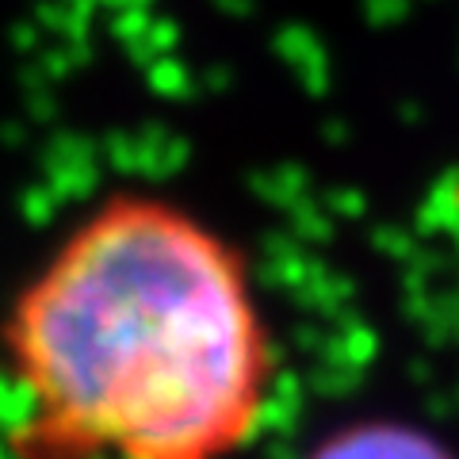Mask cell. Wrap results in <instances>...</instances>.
I'll return each instance as SVG.
<instances>
[{"instance_id":"obj_1","label":"cell","mask_w":459,"mask_h":459,"mask_svg":"<svg viewBox=\"0 0 459 459\" xmlns=\"http://www.w3.org/2000/svg\"><path fill=\"white\" fill-rule=\"evenodd\" d=\"M4 368L31 459H234L280 360L249 261L150 192L84 211L8 307Z\"/></svg>"},{"instance_id":"obj_2","label":"cell","mask_w":459,"mask_h":459,"mask_svg":"<svg viewBox=\"0 0 459 459\" xmlns=\"http://www.w3.org/2000/svg\"><path fill=\"white\" fill-rule=\"evenodd\" d=\"M310 459H455L437 437L398 421H364L333 433Z\"/></svg>"}]
</instances>
